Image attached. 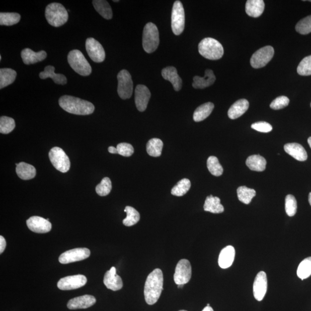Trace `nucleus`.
<instances>
[{
	"mask_svg": "<svg viewBox=\"0 0 311 311\" xmlns=\"http://www.w3.org/2000/svg\"><path fill=\"white\" fill-rule=\"evenodd\" d=\"M161 75L166 80L171 83L175 91H179L181 89L182 79L180 78L175 67H168L164 68L161 71Z\"/></svg>",
	"mask_w": 311,
	"mask_h": 311,
	"instance_id": "20",
	"label": "nucleus"
},
{
	"mask_svg": "<svg viewBox=\"0 0 311 311\" xmlns=\"http://www.w3.org/2000/svg\"><path fill=\"white\" fill-rule=\"evenodd\" d=\"M1 59H2L1 56H0V60H1Z\"/></svg>",
	"mask_w": 311,
	"mask_h": 311,
	"instance_id": "56",
	"label": "nucleus"
},
{
	"mask_svg": "<svg viewBox=\"0 0 311 311\" xmlns=\"http://www.w3.org/2000/svg\"><path fill=\"white\" fill-rule=\"evenodd\" d=\"M15 122L13 118L3 116L0 118V133L9 134L15 128Z\"/></svg>",
	"mask_w": 311,
	"mask_h": 311,
	"instance_id": "41",
	"label": "nucleus"
},
{
	"mask_svg": "<svg viewBox=\"0 0 311 311\" xmlns=\"http://www.w3.org/2000/svg\"><path fill=\"white\" fill-rule=\"evenodd\" d=\"M16 171L18 176L23 180L33 179L36 176V169L33 165L21 162L16 164Z\"/></svg>",
	"mask_w": 311,
	"mask_h": 311,
	"instance_id": "28",
	"label": "nucleus"
},
{
	"mask_svg": "<svg viewBox=\"0 0 311 311\" xmlns=\"http://www.w3.org/2000/svg\"><path fill=\"white\" fill-rule=\"evenodd\" d=\"M308 143L310 148H311V137H310V138L308 139Z\"/></svg>",
	"mask_w": 311,
	"mask_h": 311,
	"instance_id": "53",
	"label": "nucleus"
},
{
	"mask_svg": "<svg viewBox=\"0 0 311 311\" xmlns=\"http://www.w3.org/2000/svg\"><path fill=\"white\" fill-rule=\"evenodd\" d=\"M298 73L301 76L311 75V55L306 57L299 65L297 69Z\"/></svg>",
	"mask_w": 311,
	"mask_h": 311,
	"instance_id": "45",
	"label": "nucleus"
},
{
	"mask_svg": "<svg viewBox=\"0 0 311 311\" xmlns=\"http://www.w3.org/2000/svg\"><path fill=\"white\" fill-rule=\"evenodd\" d=\"M251 128L256 131L262 133H269L273 130L272 126L266 122H258L253 124Z\"/></svg>",
	"mask_w": 311,
	"mask_h": 311,
	"instance_id": "48",
	"label": "nucleus"
},
{
	"mask_svg": "<svg viewBox=\"0 0 311 311\" xmlns=\"http://www.w3.org/2000/svg\"><path fill=\"white\" fill-rule=\"evenodd\" d=\"M96 300L91 295H84L72 299L68 302L67 307L70 310L86 309L95 305Z\"/></svg>",
	"mask_w": 311,
	"mask_h": 311,
	"instance_id": "19",
	"label": "nucleus"
},
{
	"mask_svg": "<svg viewBox=\"0 0 311 311\" xmlns=\"http://www.w3.org/2000/svg\"><path fill=\"white\" fill-rule=\"evenodd\" d=\"M191 182L189 179H183L177 183L171 190V194L177 197H182L190 190Z\"/></svg>",
	"mask_w": 311,
	"mask_h": 311,
	"instance_id": "38",
	"label": "nucleus"
},
{
	"mask_svg": "<svg viewBox=\"0 0 311 311\" xmlns=\"http://www.w3.org/2000/svg\"><path fill=\"white\" fill-rule=\"evenodd\" d=\"M163 143L158 139H153L147 145V151L151 156L159 157L161 155Z\"/></svg>",
	"mask_w": 311,
	"mask_h": 311,
	"instance_id": "34",
	"label": "nucleus"
},
{
	"mask_svg": "<svg viewBox=\"0 0 311 311\" xmlns=\"http://www.w3.org/2000/svg\"><path fill=\"white\" fill-rule=\"evenodd\" d=\"M216 77L213 71L207 70L205 72L204 78L194 77L193 86L195 89H204L211 86L216 81Z\"/></svg>",
	"mask_w": 311,
	"mask_h": 311,
	"instance_id": "24",
	"label": "nucleus"
},
{
	"mask_svg": "<svg viewBox=\"0 0 311 311\" xmlns=\"http://www.w3.org/2000/svg\"><path fill=\"white\" fill-rule=\"evenodd\" d=\"M91 252L86 248H78L71 249L63 253L60 256L59 262L62 264H68L88 258Z\"/></svg>",
	"mask_w": 311,
	"mask_h": 311,
	"instance_id": "13",
	"label": "nucleus"
},
{
	"mask_svg": "<svg viewBox=\"0 0 311 311\" xmlns=\"http://www.w3.org/2000/svg\"><path fill=\"white\" fill-rule=\"evenodd\" d=\"M185 25V14L183 6L180 1H176L173 3L171 27L172 30L176 35H179L182 33Z\"/></svg>",
	"mask_w": 311,
	"mask_h": 311,
	"instance_id": "8",
	"label": "nucleus"
},
{
	"mask_svg": "<svg viewBox=\"0 0 311 311\" xmlns=\"http://www.w3.org/2000/svg\"><path fill=\"white\" fill-rule=\"evenodd\" d=\"M198 51L202 56L211 60L222 59L224 54L222 45L216 39L212 38L202 39L199 43Z\"/></svg>",
	"mask_w": 311,
	"mask_h": 311,
	"instance_id": "3",
	"label": "nucleus"
},
{
	"mask_svg": "<svg viewBox=\"0 0 311 311\" xmlns=\"http://www.w3.org/2000/svg\"><path fill=\"white\" fill-rule=\"evenodd\" d=\"M163 274L160 269H155L148 276L144 287L145 299L148 305L157 303L163 290Z\"/></svg>",
	"mask_w": 311,
	"mask_h": 311,
	"instance_id": "1",
	"label": "nucleus"
},
{
	"mask_svg": "<svg viewBox=\"0 0 311 311\" xmlns=\"http://www.w3.org/2000/svg\"><path fill=\"white\" fill-rule=\"evenodd\" d=\"M45 16L51 26L59 27L67 22L68 13L61 3L53 2L46 6Z\"/></svg>",
	"mask_w": 311,
	"mask_h": 311,
	"instance_id": "4",
	"label": "nucleus"
},
{
	"mask_svg": "<svg viewBox=\"0 0 311 311\" xmlns=\"http://www.w3.org/2000/svg\"><path fill=\"white\" fill-rule=\"evenodd\" d=\"M245 163L252 171L262 172L265 171L267 162L261 156L255 155L249 156Z\"/></svg>",
	"mask_w": 311,
	"mask_h": 311,
	"instance_id": "29",
	"label": "nucleus"
},
{
	"mask_svg": "<svg viewBox=\"0 0 311 311\" xmlns=\"http://www.w3.org/2000/svg\"><path fill=\"white\" fill-rule=\"evenodd\" d=\"M248 107L249 102L247 100H238L230 107L228 115L231 119H236L243 115L247 111Z\"/></svg>",
	"mask_w": 311,
	"mask_h": 311,
	"instance_id": "25",
	"label": "nucleus"
},
{
	"mask_svg": "<svg viewBox=\"0 0 311 311\" xmlns=\"http://www.w3.org/2000/svg\"><path fill=\"white\" fill-rule=\"evenodd\" d=\"M296 30L302 35L309 34L311 32V15L300 20L296 26Z\"/></svg>",
	"mask_w": 311,
	"mask_h": 311,
	"instance_id": "42",
	"label": "nucleus"
},
{
	"mask_svg": "<svg viewBox=\"0 0 311 311\" xmlns=\"http://www.w3.org/2000/svg\"><path fill=\"white\" fill-rule=\"evenodd\" d=\"M192 274V269L189 260L183 259L177 264L173 278L176 285H184L189 283Z\"/></svg>",
	"mask_w": 311,
	"mask_h": 311,
	"instance_id": "11",
	"label": "nucleus"
},
{
	"mask_svg": "<svg viewBox=\"0 0 311 311\" xmlns=\"http://www.w3.org/2000/svg\"><path fill=\"white\" fill-rule=\"evenodd\" d=\"M68 61L71 67L79 75L88 77L92 73L91 65L79 50H72L68 54Z\"/></svg>",
	"mask_w": 311,
	"mask_h": 311,
	"instance_id": "5",
	"label": "nucleus"
},
{
	"mask_svg": "<svg viewBox=\"0 0 311 311\" xmlns=\"http://www.w3.org/2000/svg\"><path fill=\"white\" fill-rule=\"evenodd\" d=\"M6 245L5 238L2 236H0V254L4 251Z\"/></svg>",
	"mask_w": 311,
	"mask_h": 311,
	"instance_id": "49",
	"label": "nucleus"
},
{
	"mask_svg": "<svg viewBox=\"0 0 311 311\" xmlns=\"http://www.w3.org/2000/svg\"><path fill=\"white\" fill-rule=\"evenodd\" d=\"M59 104L68 113L75 115H87L92 114L95 110V106L88 101L69 95L61 96Z\"/></svg>",
	"mask_w": 311,
	"mask_h": 311,
	"instance_id": "2",
	"label": "nucleus"
},
{
	"mask_svg": "<svg viewBox=\"0 0 311 311\" xmlns=\"http://www.w3.org/2000/svg\"><path fill=\"white\" fill-rule=\"evenodd\" d=\"M204 211L212 213H222L224 211L223 206L221 204L220 199L217 197L210 195L206 199L204 206Z\"/></svg>",
	"mask_w": 311,
	"mask_h": 311,
	"instance_id": "30",
	"label": "nucleus"
},
{
	"mask_svg": "<svg viewBox=\"0 0 311 311\" xmlns=\"http://www.w3.org/2000/svg\"><path fill=\"white\" fill-rule=\"evenodd\" d=\"M119 155L125 157H129L134 153V148L131 144L128 143H120L117 147Z\"/></svg>",
	"mask_w": 311,
	"mask_h": 311,
	"instance_id": "47",
	"label": "nucleus"
},
{
	"mask_svg": "<svg viewBox=\"0 0 311 311\" xmlns=\"http://www.w3.org/2000/svg\"><path fill=\"white\" fill-rule=\"evenodd\" d=\"M265 9L263 0H248L245 4V12L249 16L258 17L261 16Z\"/></svg>",
	"mask_w": 311,
	"mask_h": 311,
	"instance_id": "26",
	"label": "nucleus"
},
{
	"mask_svg": "<svg viewBox=\"0 0 311 311\" xmlns=\"http://www.w3.org/2000/svg\"><path fill=\"white\" fill-rule=\"evenodd\" d=\"M112 189V184L110 178H104L96 187V191L100 196L104 197L109 194Z\"/></svg>",
	"mask_w": 311,
	"mask_h": 311,
	"instance_id": "44",
	"label": "nucleus"
},
{
	"mask_svg": "<svg viewBox=\"0 0 311 311\" xmlns=\"http://www.w3.org/2000/svg\"></svg>",
	"mask_w": 311,
	"mask_h": 311,
	"instance_id": "59",
	"label": "nucleus"
},
{
	"mask_svg": "<svg viewBox=\"0 0 311 311\" xmlns=\"http://www.w3.org/2000/svg\"><path fill=\"white\" fill-rule=\"evenodd\" d=\"M267 289V275L262 271L256 275L253 285V293L255 299L259 302L262 301L266 294Z\"/></svg>",
	"mask_w": 311,
	"mask_h": 311,
	"instance_id": "17",
	"label": "nucleus"
},
{
	"mask_svg": "<svg viewBox=\"0 0 311 311\" xmlns=\"http://www.w3.org/2000/svg\"><path fill=\"white\" fill-rule=\"evenodd\" d=\"M284 150L288 154L300 161H305L308 155L305 148L298 143H289L285 145Z\"/></svg>",
	"mask_w": 311,
	"mask_h": 311,
	"instance_id": "22",
	"label": "nucleus"
},
{
	"mask_svg": "<svg viewBox=\"0 0 311 311\" xmlns=\"http://www.w3.org/2000/svg\"><path fill=\"white\" fill-rule=\"evenodd\" d=\"M184 287V285H178V288H183Z\"/></svg>",
	"mask_w": 311,
	"mask_h": 311,
	"instance_id": "54",
	"label": "nucleus"
},
{
	"mask_svg": "<svg viewBox=\"0 0 311 311\" xmlns=\"http://www.w3.org/2000/svg\"><path fill=\"white\" fill-rule=\"evenodd\" d=\"M21 16L17 13H0V25L1 26H13L19 22Z\"/></svg>",
	"mask_w": 311,
	"mask_h": 311,
	"instance_id": "37",
	"label": "nucleus"
},
{
	"mask_svg": "<svg viewBox=\"0 0 311 311\" xmlns=\"http://www.w3.org/2000/svg\"><path fill=\"white\" fill-rule=\"evenodd\" d=\"M23 63L26 65L34 64L41 62L46 59L47 53L45 51L35 52L30 49L26 48L22 50L21 53Z\"/></svg>",
	"mask_w": 311,
	"mask_h": 311,
	"instance_id": "21",
	"label": "nucleus"
},
{
	"mask_svg": "<svg viewBox=\"0 0 311 311\" xmlns=\"http://www.w3.org/2000/svg\"><path fill=\"white\" fill-rule=\"evenodd\" d=\"M214 104L211 102L206 103L199 106L194 111L193 119L195 122L204 121L211 114L214 109Z\"/></svg>",
	"mask_w": 311,
	"mask_h": 311,
	"instance_id": "31",
	"label": "nucleus"
},
{
	"mask_svg": "<svg viewBox=\"0 0 311 311\" xmlns=\"http://www.w3.org/2000/svg\"><path fill=\"white\" fill-rule=\"evenodd\" d=\"M49 158L54 167L63 173L67 172L70 169L71 162L67 155L59 147H54L50 150Z\"/></svg>",
	"mask_w": 311,
	"mask_h": 311,
	"instance_id": "7",
	"label": "nucleus"
},
{
	"mask_svg": "<svg viewBox=\"0 0 311 311\" xmlns=\"http://www.w3.org/2000/svg\"><path fill=\"white\" fill-rule=\"evenodd\" d=\"M237 194L238 200L248 205L250 203L252 199L255 196L256 191L246 186H240L237 190Z\"/></svg>",
	"mask_w": 311,
	"mask_h": 311,
	"instance_id": "36",
	"label": "nucleus"
},
{
	"mask_svg": "<svg viewBox=\"0 0 311 311\" xmlns=\"http://www.w3.org/2000/svg\"><path fill=\"white\" fill-rule=\"evenodd\" d=\"M207 306H208V307H210V305H209V304H208Z\"/></svg>",
	"mask_w": 311,
	"mask_h": 311,
	"instance_id": "57",
	"label": "nucleus"
},
{
	"mask_svg": "<svg viewBox=\"0 0 311 311\" xmlns=\"http://www.w3.org/2000/svg\"><path fill=\"white\" fill-rule=\"evenodd\" d=\"M309 203L310 205L311 206V193H310L309 194Z\"/></svg>",
	"mask_w": 311,
	"mask_h": 311,
	"instance_id": "52",
	"label": "nucleus"
},
{
	"mask_svg": "<svg viewBox=\"0 0 311 311\" xmlns=\"http://www.w3.org/2000/svg\"><path fill=\"white\" fill-rule=\"evenodd\" d=\"M118 93L122 99H128L132 96L133 91V83L131 75L126 70L119 72L117 76Z\"/></svg>",
	"mask_w": 311,
	"mask_h": 311,
	"instance_id": "9",
	"label": "nucleus"
},
{
	"mask_svg": "<svg viewBox=\"0 0 311 311\" xmlns=\"http://www.w3.org/2000/svg\"><path fill=\"white\" fill-rule=\"evenodd\" d=\"M234 257L235 249L232 245L223 248L219 258V265L221 268L227 269L232 266Z\"/></svg>",
	"mask_w": 311,
	"mask_h": 311,
	"instance_id": "23",
	"label": "nucleus"
},
{
	"mask_svg": "<svg viewBox=\"0 0 311 311\" xmlns=\"http://www.w3.org/2000/svg\"><path fill=\"white\" fill-rule=\"evenodd\" d=\"M55 68L51 65H49L45 68L43 72H41L39 74V78L41 79H46L47 78H51L57 84L65 85L67 83V78L62 74H56L55 72Z\"/></svg>",
	"mask_w": 311,
	"mask_h": 311,
	"instance_id": "27",
	"label": "nucleus"
},
{
	"mask_svg": "<svg viewBox=\"0 0 311 311\" xmlns=\"http://www.w3.org/2000/svg\"><path fill=\"white\" fill-rule=\"evenodd\" d=\"M114 1V2H119V0H117V1H115V0H114V1Z\"/></svg>",
	"mask_w": 311,
	"mask_h": 311,
	"instance_id": "55",
	"label": "nucleus"
},
{
	"mask_svg": "<svg viewBox=\"0 0 311 311\" xmlns=\"http://www.w3.org/2000/svg\"><path fill=\"white\" fill-rule=\"evenodd\" d=\"M179 311H185V310H180Z\"/></svg>",
	"mask_w": 311,
	"mask_h": 311,
	"instance_id": "58",
	"label": "nucleus"
},
{
	"mask_svg": "<svg viewBox=\"0 0 311 311\" xmlns=\"http://www.w3.org/2000/svg\"><path fill=\"white\" fill-rule=\"evenodd\" d=\"M27 225L32 232L45 233L52 230V224L49 220L39 216H32L27 220Z\"/></svg>",
	"mask_w": 311,
	"mask_h": 311,
	"instance_id": "15",
	"label": "nucleus"
},
{
	"mask_svg": "<svg viewBox=\"0 0 311 311\" xmlns=\"http://www.w3.org/2000/svg\"><path fill=\"white\" fill-rule=\"evenodd\" d=\"M16 76V72L12 69L1 68L0 70V88L2 89L12 84Z\"/></svg>",
	"mask_w": 311,
	"mask_h": 311,
	"instance_id": "33",
	"label": "nucleus"
},
{
	"mask_svg": "<svg viewBox=\"0 0 311 311\" xmlns=\"http://www.w3.org/2000/svg\"><path fill=\"white\" fill-rule=\"evenodd\" d=\"M151 93L147 86L138 85L135 89V103L139 111L143 112L147 109L148 102L151 98Z\"/></svg>",
	"mask_w": 311,
	"mask_h": 311,
	"instance_id": "16",
	"label": "nucleus"
},
{
	"mask_svg": "<svg viewBox=\"0 0 311 311\" xmlns=\"http://www.w3.org/2000/svg\"><path fill=\"white\" fill-rule=\"evenodd\" d=\"M94 8L104 19L110 20L113 17V10L109 3L105 0H93Z\"/></svg>",
	"mask_w": 311,
	"mask_h": 311,
	"instance_id": "32",
	"label": "nucleus"
},
{
	"mask_svg": "<svg viewBox=\"0 0 311 311\" xmlns=\"http://www.w3.org/2000/svg\"><path fill=\"white\" fill-rule=\"evenodd\" d=\"M299 278L302 280L306 279L311 276V257L304 259L300 263L297 270Z\"/></svg>",
	"mask_w": 311,
	"mask_h": 311,
	"instance_id": "39",
	"label": "nucleus"
},
{
	"mask_svg": "<svg viewBox=\"0 0 311 311\" xmlns=\"http://www.w3.org/2000/svg\"><path fill=\"white\" fill-rule=\"evenodd\" d=\"M86 282L87 279L85 276L81 274L75 275L61 278L57 284V287L63 291L74 290L82 287Z\"/></svg>",
	"mask_w": 311,
	"mask_h": 311,
	"instance_id": "14",
	"label": "nucleus"
},
{
	"mask_svg": "<svg viewBox=\"0 0 311 311\" xmlns=\"http://www.w3.org/2000/svg\"><path fill=\"white\" fill-rule=\"evenodd\" d=\"M274 50L272 46H267L260 48L253 54L250 60L252 67L259 69L265 67L273 59Z\"/></svg>",
	"mask_w": 311,
	"mask_h": 311,
	"instance_id": "10",
	"label": "nucleus"
},
{
	"mask_svg": "<svg viewBox=\"0 0 311 311\" xmlns=\"http://www.w3.org/2000/svg\"><path fill=\"white\" fill-rule=\"evenodd\" d=\"M202 311H213L211 307L207 306L205 307L204 309L202 310Z\"/></svg>",
	"mask_w": 311,
	"mask_h": 311,
	"instance_id": "51",
	"label": "nucleus"
},
{
	"mask_svg": "<svg viewBox=\"0 0 311 311\" xmlns=\"http://www.w3.org/2000/svg\"><path fill=\"white\" fill-rule=\"evenodd\" d=\"M124 212L127 214L126 219L123 220V224L125 226L131 227L139 222L140 215L135 208L128 206L125 208Z\"/></svg>",
	"mask_w": 311,
	"mask_h": 311,
	"instance_id": "35",
	"label": "nucleus"
},
{
	"mask_svg": "<svg viewBox=\"0 0 311 311\" xmlns=\"http://www.w3.org/2000/svg\"><path fill=\"white\" fill-rule=\"evenodd\" d=\"M85 48L90 59L94 62L97 63L103 62L106 54L102 45L98 41L93 38H89L86 39Z\"/></svg>",
	"mask_w": 311,
	"mask_h": 311,
	"instance_id": "12",
	"label": "nucleus"
},
{
	"mask_svg": "<svg viewBox=\"0 0 311 311\" xmlns=\"http://www.w3.org/2000/svg\"><path fill=\"white\" fill-rule=\"evenodd\" d=\"M207 167L213 175L220 176L223 174V168L220 164L218 158L215 156H210L207 160Z\"/></svg>",
	"mask_w": 311,
	"mask_h": 311,
	"instance_id": "40",
	"label": "nucleus"
},
{
	"mask_svg": "<svg viewBox=\"0 0 311 311\" xmlns=\"http://www.w3.org/2000/svg\"><path fill=\"white\" fill-rule=\"evenodd\" d=\"M108 150L110 154H118L117 148H115L114 147H110L109 148H108Z\"/></svg>",
	"mask_w": 311,
	"mask_h": 311,
	"instance_id": "50",
	"label": "nucleus"
},
{
	"mask_svg": "<svg viewBox=\"0 0 311 311\" xmlns=\"http://www.w3.org/2000/svg\"><path fill=\"white\" fill-rule=\"evenodd\" d=\"M290 102L288 97L285 96H281L275 99L272 103L270 104V107L273 110H280L285 107L288 106Z\"/></svg>",
	"mask_w": 311,
	"mask_h": 311,
	"instance_id": "46",
	"label": "nucleus"
},
{
	"mask_svg": "<svg viewBox=\"0 0 311 311\" xmlns=\"http://www.w3.org/2000/svg\"><path fill=\"white\" fill-rule=\"evenodd\" d=\"M103 283L108 289L113 291L120 290L123 287L122 278L117 274V270L114 267H112L105 274Z\"/></svg>",
	"mask_w": 311,
	"mask_h": 311,
	"instance_id": "18",
	"label": "nucleus"
},
{
	"mask_svg": "<svg viewBox=\"0 0 311 311\" xmlns=\"http://www.w3.org/2000/svg\"><path fill=\"white\" fill-rule=\"evenodd\" d=\"M297 201L294 195H288L285 198V211L290 217L294 216L297 212Z\"/></svg>",
	"mask_w": 311,
	"mask_h": 311,
	"instance_id": "43",
	"label": "nucleus"
},
{
	"mask_svg": "<svg viewBox=\"0 0 311 311\" xmlns=\"http://www.w3.org/2000/svg\"><path fill=\"white\" fill-rule=\"evenodd\" d=\"M160 39L157 27L153 23H148L144 28L143 48L147 53H153L157 50Z\"/></svg>",
	"mask_w": 311,
	"mask_h": 311,
	"instance_id": "6",
	"label": "nucleus"
}]
</instances>
